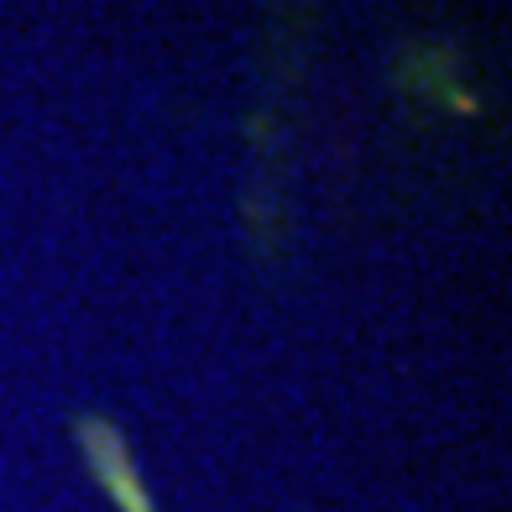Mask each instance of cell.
<instances>
[{
  "label": "cell",
  "instance_id": "1",
  "mask_svg": "<svg viewBox=\"0 0 512 512\" xmlns=\"http://www.w3.org/2000/svg\"><path fill=\"white\" fill-rule=\"evenodd\" d=\"M74 439H79V450H84L89 476L100 481V492L115 507H121V512H157L147 481H142V471H136L131 450H126V434L115 429L110 418H95V413L74 418Z\"/></svg>",
  "mask_w": 512,
  "mask_h": 512
}]
</instances>
